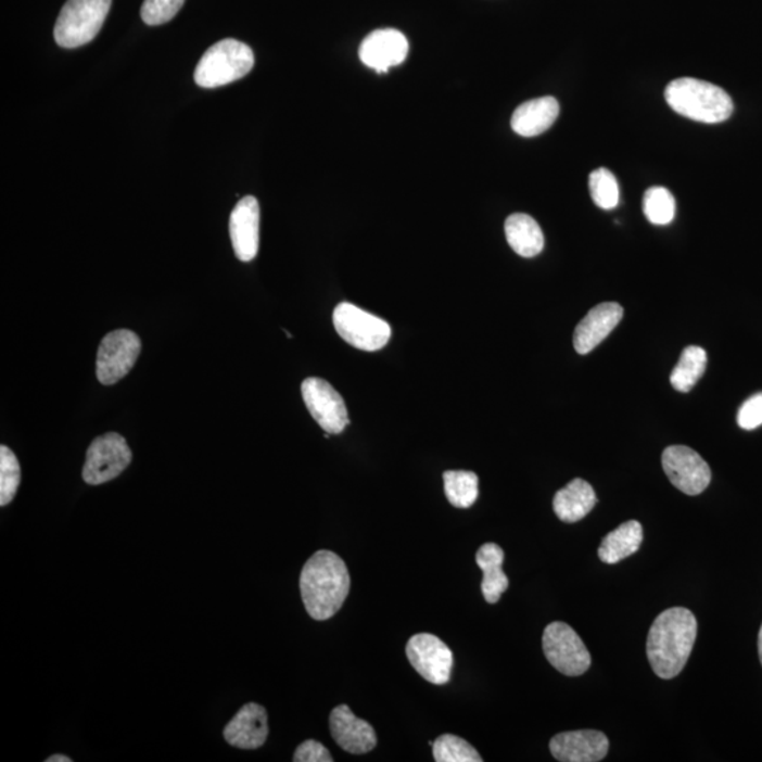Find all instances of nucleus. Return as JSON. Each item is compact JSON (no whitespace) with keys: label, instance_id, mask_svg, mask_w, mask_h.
<instances>
[{"label":"nucleus","instance_id":"1","mask_svg":"<svg viewBox=\"0 0 762 762\" xmlns=\"http://www.w3.org/2000/svg\"><path fill=\"white\" fill-rule=\"evenodd\" d=\"M698 635V621L690 610L672 607L662 611L649 628L647 656L652 671L662 680L681 674Z\"/></svg>","mask_w":762,"mask_h":762},{"label":"nucleus","instance_id":"2","mask_svg":"<svg viewBox=\"0 0 762 762\" xmlns=\"http://www.w3.org/2000/svg\"><path fill=\"white\" fill-rule=\"evenodd\" d=\"M300 590L310 619L325 621L333 618L351 590L345 561L331 550H318L301 571Z\"/></svg>","mask_w":762,"mask_h":762},{"label":"nucleus","instance_id":"3","mask_svg":"<svg viewBox=\"0 0 762 762\" xmlns=\"http://www.w3.org/2000/svg\"><path fill=\"white\" fill-rule=\"evenodd\" d=\"M665 99L676 113L702 124H722L734 111L732 98L724 89L695 78L670 82Z\"/></svg>","mask_w":762,"mask_h":762},{"label":"nucleus","instance_id":"4","mask_svg":"<svg viewBox=\"0 0 762 762\" xmlns=\"http://www.w3.org/2000/svg\"><path fill=\"white\" fill-rule=\"evenodd\" d=\"M254 65L251 47L234 39H225L209 47L201 56L194 79L202 88H218L246 77Z\"/></svg>","mask_w":762,"mask_h":762},{"label":"nucleus","instance_id":"5","mask_svg":"<svg viewBox=\"0 0 762 762\" xmlns=\"http://www.w3.org/2000/svg\"><path fill=\"white\" fill-rule=\"evenodd\" d=\"M112 0H68L54 28L56 45L77 49L96 39L110 13Z\"/></svg>","mask_w":762,"mask_h":762},{"label":"nucleus","instance_id":"6","mask_svg":"<svg viewBox=\"0 0 762 762\" xmlns=\"http://www.w3.org/2000/svg\"><path fill=\"white\" fill-rule=\"evenodd\" d=\"M333 325L339 336L353 347L366 352L383 350L392 338V327L351 303H341L333 310Z\"/></svg>","mask_w":762,"mask_h":762},{"label":"nucleus","instance_id":"7","mask_svg":"<svg viewBox=\"0 0 762 762\" xmlns=\"http://www.w3.org/2000/svg\"><path fill=\"white\" fill-rule=\"evenodd\" d=\"M543 648L550 665L563 675H583L590 668L592 658L585 643L571 625L562 621L547 625L543 635Z\"/></svg>","mask_w":762,"mask_h":762},{"label":"nucleus","instance_id":"8","mask_svg":"<svg viewBox=\"0 0 762 762\" xmlns=\"http://www.w3.org/2000/svg\"><path fill=\"white\" fill-rule=\"evenodd\" d=\"M131 462V450L124 436L110 432L92 441L82 469L85 483L91 486L111 482L120 477Z\"/></svg>","mask_w":762,"mask_h":762},{"label":"nucleus","instance_id":"9","mask_svg":"<svg viewBox=\"0 0 762 762\" xmlns=\"http://www.w3.org/2000/svg\"><path fill=\"white\" fill-rule=\"evenodd\" d=\"M141 341L138 333L129 329H117L107 333L99 345L97 376L103 385H112L129 374L139 359Z\"/></svg>","mask_w":762,"mask_h":762},{"label":"nucleus","instance_id":"10","mask_svg":"<svg viewBox=\"0 0 762 762\" xmlns=\"http://www.w3.org/2000/svg\"><path fill=\"white\" fill-rule=\"evenodd\" d=\"M662 468L671 483L688 496L703 493L712 480V470L706 460L688 446H668L662 454Z\"/></svg>","mask_w":762,"mask_h":762},{"label":"nucleus","instance_id":"11","mask_svg":"<svg viewBox=\"0 0 762 762\" xmlns=\"http://www.w3.org/2000/svg\"><path fill=\"white\" fill-rule=\"evenodd\" d=\"M301 392L310 416L328 434H341L350 426L346 404L327 380L305 379Z\"/></svg>","mask_w":762,"mask_h":762},{"label":"nucleus","instance_id":"12","mask_svg":"<svg viewBox=\"0 0 762 762\" xmlns=\"http://www.w3.org/2000/svg\"><path fill=\"white\" fill-rule=\"evenodd\" d=\"M406 653L414 670L423 680L434 685L448 684L454 653L442 639L434 634L421 633L409 638Z\"/></svg>","mask_w":762,"mask_h":762},{"label":"nucleus","instance_id":"13","mask_svg":"<svg viewBox=\"0 0 762 762\" xmlns=\"http://www.w3.org/2000/svg\"><path fill=\"white\" fill-rule=\"evenodd\" d=\"M408 54V41L402 31L395 28H380L361 42L359 56L366 67L388 73L392 67L403 64Z\"/></svg>","mask_w":762,"mask_h":762},{"label":"nucleus","instance_id":"14","mask_svg":"<svg viewBox=\"0 0 762 762\" xmlns=\"http://www.w3.org/2000/svg\"><path fill=\"white\" fill-rule=\"evenodd\" d=\"M230 240L240 262H252L258 252L261 206L254 196H244L234 206L229 220Z\"/></svg>","mask_w":762,"mask_h":762},{"label":"nucleus","instance_id":"15","mask_svg":"<svg viewBox=\"0 0 762 762\" xmlns=\"http://www.w3.org/2000/svg\"><path fill=\"white\" fill-rule=\"evenodd\" d=\"M555 760L562 762H597L609 751V738L597 731L559 733L549 742Z\"/></svg>","mask_w":762,"mask_h":762},{"label":"nucleus","instance_id":"16","mask_svg":"<svg viewBox=\"0 0 762 762\" xmlns=\"http://www.w3.org/2000/svg\"><path fill=\"white\" fill-rule=\"evenodd\" d=\"M329 726L336 745L351 754H366L378 745L374 728L356 717L347 704H339L332 710Z\"/></svg>","mask_w":762,"mask_h":762},{"label":"nucleus","instance_id":"17","mask_svg":"<svg viewBox=\"0 0 762 762\" xmlns=\"http://www.w3.org/2000/svg\"><path fill=\"white\" fill-rule=\"evenodd\" d=\"M624 309L618 303H601L587 313L573 333V346L586 355L599 346L623 319Z\"/></svg>","mask_w":762,"mask_h":762},{"label":"nucleus","instance_id":"18","mask_svg":"<svg viewBox=\"0 0 762 762\" xmlns=\"http://www.w3.org/2000/svg\"><path fill=\"white\" fill-rule=\"evenodd\" d=\"M267 736V712L257 703L244 704L224 731L226 742L242 750H256L265 746Z\"/></svg>","mask_w":762,"mask_h":762},{"label":"nucleus","instance_id":"19","mask_svg":"<svg viewBox=\"0 0 762 762\" xmlns=\"http://www.w3.org/2000/svg\"><path fill=\"white\" fill-rule=\"evenodd\" d=\"M558 115L559 103L554 97L531 99L512 113L511 127L522 138H535L547 131Z\"/></svg>","mask_w":762,"mask_h":762},{"label":"nucleus","instance_id":"20","mask_svg":"<svg viewBox=\"0 0 762 762\" xmlns=\"http://www.w3.org/2000/svg\"><path fill=\"white\" fill-rule=\"evenodd\" d=\"M596 503V493L590 484L586 480L575 479L555 494L554 511L563 522H577L589 515Z\"/></svg>","mask_w":762,"mask_h":762},{"label":"nucleus","instance_id":"21","mask_svg":"<svg viewBox=\"0 0 762 762\" xmlns=\"http://www.w3.org/2000/svg\"><path fill=\"white\" fill-rule=\"evenodd\" d=\"M477 562L483 571L482 592L484 599L487 604H497L503 593L508 589V577L503 572L505 550L497 544H484L478 550Z\"/></svg>","mask_w":762,"mask_h":762},{"label":"nucleus","instance_id":"22","mask_svg":"<svg viewBox=\"0 0 762 762\" xmlns=\"http://www.w3.org/2000/svg\"><path fill=\"white\" fill-rule=\"evenodd\" d=\"M506 238L512 251L521 257L538 256L544 249V233L533 216L515 214L505 225Z\"/></svg>","mask_w":762,"mask_h":762},{"label":"nucleus","instance_id":"23","mask_svg":"<svg viewBox=\"0 0 762 762\" xmlns=\"http://www.w3.org/2000/svg\"><path fill=\"white\" fill-rule=\"evenodd\" d=\"M643 539V525L635 520L627 521L605 536L597 554L601 562L614 564L637 553Z\"/></svg>","mask_w":762,"mask_h":762},{"label":"nucleus","instance_id":"24","mask_svg":"<svg viewBox=\"0 0 762 762\" xmlns=\"http://www.w3.org/2000/svg\"><path fill=\"white\" fill-rule=\"evenodd\" d=\"M708 353L700 346L685 347L680 361L671 373V384L676 392L689 393L704 374Z\"/></svg>","mask_w":762,"mask_h":762},{"label":"nucleus","instance_id":"25","mask_svg":"<svg viewBox=\"0 0 762 762\" xmlns=\"http://www.w3.org/2000/svg\"><path fill=\"white\" fill-rule=\"evenodd\" d=\"M445 494L452 506L469 508L479 496V478L468 470H448L444 473Z\"/></svg>","mask_w":762,"mask_h":762},{"label":"nucleus","instance_id":"26","mask_svg":"<svg viewBox=\"0 0 762 762\" xmlns=\"http://www.w3.org/2000/svg\"><path fill=\"white\" fill-rule=\"evenodd\" d=\"M643 208L649 223L670 225L675 218V198L666 188L652 187L644 195Z\"/></svg>","mask_w":762,"mask_h":762},{"label":"nucleus","instance_id":"27","mask_svg":"<svg viewBox=\"0 0 762 762\" xmlns=\"http://www.w3.org/2000/svg\"><path fill=\"white\" fill-rule=\"evenodd\" d=\"M434 751V760L436 762H482L483 759L479 752L463 740L454 734H442L432 745Z\"/></svg>","mask_w":762,"mask_h":762},{"label":"nucleus","instance_id":"28","mask_svg":"<svg viewBox=\"0 0 762 762\" xmlns=\"http://www.w3.org/2000/svg\"><path fill=\"white\" fill-rule=\"evenodd\" d=\"M589 188L593 202L601 209H613L619 205L620 188L614 174L607 168H597L590 174Z\"/></svg>","mask_w":762,"mask_h":762},{"label":"nucleus","instance_id":"29","mask_svg":"<svg viewBox=\"0 0 762 762\" xmlns=\"http://www.w3.org/2000/svg\"><path fill=\"white\" fill-rule=\"evenodd\" d=\"M21 486V465L8 446H0V506H8Z\"/></svg>","mask_w":762,"mask_h":762},{"label":"nucleus","instance_id":"30","mask_svg":"<svg viewBox=\"0 0 762 762\" xmlns=\"http://www.w3.org/2000/svg\"><path fill=\"white\" fill-rule=\"evenodd\" d=\"M183 3L186 0H144L140 12L141 18L149 26L164 25L176 17Z\"/></svg>","mask_w":762,"mask_h":762},{"label":"nucleus","instance_id":"31","mask_svg":"<svg viewBox=\"0 0 762 762\" xmlns=\"http://www.w3.org/2000/svg\"><path fill=\"white\" fill-rule=\"evenodd\" d=\"M738 426L742 430L751 431L762 426V393L748 398L737 414Z\"/></svg>","mask_w":762,"mask_h":762},{"label":"nucleus","instance_id":"32","mask_svg":"<svg viewBox=\"0 0 762 762\" xmlns=\"http://www.w3.org/2000/svg\"><path fill=\"white\" fill-rule=\"evenodd\" d=\"M295 762H332L331 752L321 742L315 740L304 741L296 748L293 757Z\"/></svg>","mask_w":762,"mask_h":762},{"label":"nucleus","instance_id":"33","mask_svg":"<svg viewBox=\"0 0 762 762\" xmlns=\"http://www.w3.org/2000/svg\"><path fill=\"white\" fill-rule=\"evenodd\" d=\"M46 762H73V760H71L67 755L55 754L49 757Z\"/></svg>","mask_w":762,"mask_h":762},{"label":"nucleus","instance_id":"34","mask_svg":"<svg viewBox=\"0 0 762 762\" xmlns=\"http://www.w3.org/2000/svg\"><path fill=\"white\" fill-rule=\"evenodd\" d=\"M759 653H760V661L762 665V625L759 634Z\"/></svg>","mask_w":762,"mask_h":762}]
</instances>
